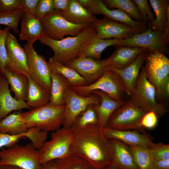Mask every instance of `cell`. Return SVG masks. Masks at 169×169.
<instances>
[{
  "label": "cell",
  "instance_id": "obj_1",
  "mask_svg": "<svg viewBox=\"0 0 169 169\" xmlns=\"http://www.w3.org/2000/svg\"><path fill=\"white\" fill-rule=\"evenodd\" d=\"M99 124L72 128L74 136L70 147L71 155L87 160L95 169L113 164V148L110 140L104 135Z\"/></svg>",
  "mask_w": 169,
  "mask_h": 169
},
{
  "label": "cell",
  "instance_id": "obj_2",
  "mask_svg": "<svg viewBox=\"0 0 169 169\" xmlns=\"http://www.w3.org/2000/svg\"><path fill=\"white\" fill-rule=\"evenodd\" d=\"M96 33L92 24L74 36L55 40L44 34L38 40L41 44L51 49L54 53L53 56L59 62L66 65L78 57V51L81 45Z\"/></svg>",
  "mask_w": 169,
  "mask_h": 169
},
{
  "label": "cell",
  "instance_id": "obj_3",
  "mask_svg": "<svg viewBox=\"0 0 169 169\" xmlns=\"http://www.w3.org/2000/svg\"><path fill=\"white\" fill-rule=\"evenodd\" d=\"M143 65L146 77L156 90V99L160 101L169 96V59L158 51L150 52Z\"/></svg>",
  "mask_w": 169,
  "mask_h": 169
},
{
  "label": "cell",
  "instance_id": "obj_4",
  "mask_svg": "<svg viewBox=\"0 0 169 169\" xmlns=\"http://www.w3.org/2000/svg\"><path fill=\"white\" fill-rule=\"evenodd\" d=\"M65 110V105L54 106L49 103L43 106L23 112L22 116L28 129L37 127L47 132L54 131L63 125Z\"/></svg>",
  "mask_w": 169,
  "mask_h": 169
},
{
  "label": "cell",
  "instance_id": "obj_5",
  "mask_svg": "<svg viewBox=\"0 0 169 169\" xmlns=\"http://www.w3.org/2000/svg\"><path fill=\"white\" fill-rule=\"evenodd\" d=\"M0 151V166L9 165L23 169H41L39 153L31 142L25 145L17 143Z\"/></svg>",
  "mask_w": 169,
  "mask_h": 169
},
{
  "label": "cell",
  "instance_id": "obj_6",
  "mask_svg": "<svg viewBox=\"0 0 169 169\" xmlns=\"http://www.w3.org/2000/svg\"><path fill=\"white\" fill-rule=\"evenodd\" d=\"M129 95L130 101L146 112L153 111L158 117L166 112L165 107L156 100V89L147 79L143 65L136 84Z\"/></svg>",
  "mask_w": 169,
  "mask_h": 169
},
{
  "label": "cell",
  "instance_id": "obj_7",
  "mask_svg": "<svg viewBox=\"0 0 169 169\" xmlns=\"http://www.w3.org/2000/svg\"><path fill=\"white\" fill-rule=\"evenodd\" d=\"M72 88L78 95L81 96H89L93 91L98 90L105 93L112 100L119 101H124L123 95L126 93L122 80L107 66L102 76L94 83L84 86Z\"/></svg>",
  "mask_w": 169,
  "mask_h": 169
},
{
  "label": "cell",
  "instance_id": "obj_8",
  "mask_svg": "<svg viewBox=\"0 0 169 169\" xmlns=\"http://www.w3.org/2000/svg\"><path fill=\"white\" fill-rule=\"evenodd\" d=\"M73 136L71 128L63 127L52 132L51 139L45 142L38 150L40 163L64 159L71 156L70 147Z\"/></svg>",
  "mask_w": 169,
  "mask_h": 169
},
{
  "label": "cell",
  "instance_id": "obj_9",
  "mask_svg": "<svg viewBox=\"0 0 169 169\" xmlns=\"http://www.w3.org/2000/svg\"><path fill=\"white\" fill-rule=\"evenodd\" d=\"M40 21L44 34L55 40H61L67 35H76L86 27L91 25L72 23L65 19L59 12L55 10L46 14Z\"/></svg>",
  "mask_w": 169,
  "mask_h": 169
},
{
  "label": "cell",
  "instance_id": "obj_10",
  "mask_svg": "<svg viewBox=\"0 0 169 169\" xmlns=\"http://www.w3.org/2000/svg\"><path fill=\"white\" fill-rule=\"evenodd\" d=\"M146 113L129 100L113 112L106 126L118 130L141 129L142 128L141 121Z\"/></svg>",
  "mask_w": 169,
  "mask_h": 169
},
{
  "label": "cell",
  "instance_id": "obj_11",
  "mask_svg": "<svg viewBox=\"0 0 169 169\" xmlns=\"http://www.w3.org/2000/svg\"><path fill=\"white\" fill-rule=\"evenodd\" d=\"M147 28L140 33L135 34L131 37L119 40L115 45L139 47L148 49L150 52L158 51L163 54L169 53L168 44L165 40L163 32L153 30L150 23Z\"/></svg>",
  "mask_w": 169,
  "mask_h": 169
},
{
  "label": "cell",
  "instance_id": "obj_12",
  "mask_svg": "<svg viewBox=\"0 0 169 169\" xmlns=\"http://www.w3.org/2000/svg\"><path fill=\"white\" fill-rule=\"evenodd\" d=\"M65 103L64 117L63 127L71 128L77 116L88 107L98 105L100 102V97L92 93L83 97L78 95L70 87L66 91L64 97Z\"/></svg>",
  "mask_w": 169,
  "mask_h": 169
},
{
  "label": "cell",
  "instance_id": "obj_13",
  "mask_svg": "<svg viewBox=\"0 0 169 169\" xmlns=\"http://www.w3.org/2000/svg\"><path fill=\"white\" fill-rule=\"evenodd\" d=\"M33 45L27 43L24 46L27 57L29 76L50 93L51 85L50 69L44 57L36 52Z\"/></svg>",
  "mask_w": 169,
  "mask_h": 169
},
{
  "label": "cell",
  "instance_id": "obj_14",
  "mask_svg": "<svg viewBox=\"0 0 169 169\" xmlns=\"http://www.w3.org/2000/svg\"><path fill=\"white\" fill-rule=\"evenodd\" d=\"M85 8L94 15L102 14L111 20L126 24L131 26L136 33H140L147 28V24L135 21L127 14L118 9H110L101 0H87Z\"/></svg>",
  "mask_w": 169,
  "mask_h": 169
},
{
  "label": "cell",
  "instance_id": "obj_15",
  "mask_svg": "<svg viewBox=\"0 0 169 169\" xmlns=\"http://www.w3.org/2000/svg\"><path fill=\"white\" fill-rule=\"evenodd\" d=\"M8 60L6 68L18 74L29 75L26 54L17 38L9 32L5 42Z\"/></svg>",
  "mask_w": 169,
  "mask_h": 169
},
{
  "label": "cell",
  "instance_id": "obj_16",
  "mask_svg": "<svg viewBox=\"0 0 169 169\" xmlns=\"http://www.w3.org/2000/svg\"><path fill=\"white\" fill-rule=\"evenodd\" d=\"M66 65L77 71L88 85L99 79L107 67L105 59L97 60L82 56H78Z\"/></svg>",
  "mask_w": 169,
  "mask_h": 169
},
{
  "label": "cell",
  "instance_id": "obj_17",
  "mask_svg": "<svg viewBox=\"0 0 169 169\" xmlns=\"http://www.w3.org/2000/svg\"><path fill=\"white\" fill-rule=\"evenodd\" d=\"M95 29L96 34L100 38L120 40L131 37L136 33L129 25L104 17L97 19L92 24Z\"/></svg>",
  "mask_w": 169,
  "mask_h": 169
},
{
  "label": "cell",
  "instance_id": "obj_18",
  "mask_svg": "<svg viewBox=\"0 0 169 169\" xmlns=\"http://www.w3.org/2000/svg\"><path fill=\"white\" fill-rule=\"evenodd\" d=\"M149 52V51H147L140 54L132 62L122 69H118L107 66L122 80L126 89V94L129 95L136 84L140 70Z\"/></svg>",
  "mask_w": 169,
  "mask_h": 169
},
{
  "label": "cell",
  "instance_id": "obj_19",
  "mask_svg": "<svg viewBox=\"0 0 169 169\" xmlns=\"http://www.w3.org/2000/svg\"><path fill=\"white\" fill-rule=\"evenodd\" d=\"M147 51L149 50L141 47L117 46L111 55L105 59V63L109 67L122 69L132 62L140 54Z\"/></svg>",
  "mask_w": 169,
  "mask_h": 169
},
{
  "label": "cell",
  "instance_id": "obj_20",
  "mask_svg": "<svg viewBox=\"0 0 169 169\" xmlns=\"http://www.w3.org/2000/svg\"><path fill=\"white\" fill-rule=\"evenodd\" d=\"M10 92L7 80L3 76L0 79V121L13 111L32 108L26 101L13 97Z\"/></svg>",
  "mask_w": 169,
  "mask_h": 169
},
{
  "label": "cell",
  "instance_id": "obj_21",
  "mask_svg": "<svg viewBox=\"0 0 169 169\" xmlns=\"http://www.w3.org/2000/svg\"><path fill=\"white\" fill-rule=\"evenodd\" d=\"M21 19L20 39L26 40L28 43L33 45L44 34L42 23L35 16L26 11H25Z\"/></svg>",
  "mask_w": 169,
  "mask_h": 169
},
{
  "label": "cell",
  "instance_id": "obj_22",
  "mask_svg": "<svg viewBox=\"0 0 169 169\" xmlns=\"http://www.w3.org/2000/svg\"><path fill=\"white\" fill-rule=\"evenodd\" d=\"M105 136L108 139L120 141L126 144L140 145L149 147L154 143L147 136L136 130H118L107 126L103 128Z\"/></svg>",
  "mask_w": 169,
  "mask_h": 169
},
{
  "label": "cell",
  "instance_id": "obj_23",
  "mask_svg": "<svg viewBox=\"0 0 169 169\" xmlns=\"http://www.w3.org/2000/svg\"><path fill=\"white\" fill-rule=\"evenodd\" d=\"M119 40L114 38L102 39L99 38L96 33L81 45L78 51V56H82L95 60H100L103 51L109 46H115Z\"/></svg>",
  "mask_w": 169,
  "mask_h": 169
},
{
  "label": "cell",
  "instance_id": "obj_24",
  "mask_svg": "<svg viewBox=\"0 0 169 169\" xmlns=\"http://www.w3.org/2000/svg\"><path fill=\"white\" fill-rule=\"evenodd\" d=\"M98 95L101 101L99 104L92 107L97 116L99 124L102 127L106 125L107 122L113 112L125 102L111 99L105 93L100 90L92 92Z\"/></svg>",
  "mask_w": 169,
  "mask_h": 169
},
{
  "label": "cell",
  "instance_id": "obj_25",
  "mask_svg": "<svg viewBox=\"0 0 169 169\" xmlns=\"http://www.w3.org/2000/svg\"><path fill=\"white\" fill-rule=\"evenodd\" d=\"M60 13L68 21L77 24L92 25L97 19L95 15L76 0H69L66 10Z\"/></svg>",
  "mask_w": 169,
  "mask_h": 169
},
{
  "label": "cell",
  "instance_id": "obj_26",
  "mask_svg": "<svg viewBox=\"0 0 169 169\" xmlns=\"http://www.w3.org/2000/svg\"><path fill=\"white\" fill-rule=\"evenodd\" d=\"M109 139L113 150V164L117 168L118 167L122 169H139L129 146L120 141Z\"/></svg>",
  "mask_w": 169,
  "mask_h": 169
},
{
  "label": "cell",
  "instance_id": "obj_27",
  "mask_svg": "<svg viewBox=\"0 0 169 169\" xmlns=\"http://www.w3.org/2000/svg\"><path fill=\"white\" fill-rule=\"evenodd\" d=\"M50 77L51 85L49 103L54 106H65V93L71 87L69 83L65 78L58 73L51 72Z\"/></svg>",
  "mask_w": 169,
  "mask_h": 169
},
{
  "label": "cell",
  "instance_id": "obj_28",
  "mask_svg": "<svg viewBox=\"0 0 169 169\" xmlns=\"http://www.w3.org/2000/svg\"><path fill=\"white\" fill-rule=\"evenodd\" d=\"M51 72L59 74L65 78L72 87H80L87 84L86 81L75 70L59 62L53 56L48 62Z\"/></svg>",
  "mask_w": 169,
  "mask_h": 169
},
{
  "label": "cell",
  "instance_id": "obj_29",
  "mask_svg": "<svg viewBox=\"0 0 169 169\" xmlns=\"http://www.w3.org/2000/svg\"><path fill=\"white\" fill-rule=\"evenodd\" d=\"M21 110L15 111L0 121V132L15 135L26 132L28 128Z\"/></svg>",
  "mask_w": 169,
  "mask_h": 169
},
{
  "label": "cell",
  "instance_id": "obj_30",
  "mask_svg": "<svg viewBox=\"0 0 169 169\" xmlns=\"http://www.w3.org/2000/svg\"><path fill=\"white\" fill-rule=\"evenodd\" d=\"M10 86V91L17 100L26 101L27 100L28 80L27 75L18 74L5 68L3 76Z\"/></svg>",
  "mask_w": 169,
  "mask_h": 169
},
{
  "label": "cell",
  "instance_id": "obj_31",
  "mask_svg": "<svg viewBox=\"0 0 169 169\" xmlns=\"http://www.w3.org/2000/svg\"><path fill=\"white\" fill-rule=\"evenodd\" d=\"M27 93L28 105L33 108H38L48 104L50 100V93L44 90L28 75Z\"/></svg>",
  "mask_w": 169,
  "mask_h": 169
},
{
  "label": "cell",
  "instance_id": "obj_32",
  "mask_svg": "<svg viewBox=\"0 0 169 169\" xmlns=\"http://www.w3.org/2000/svg\"><path fill=\"white\" fill-rule=\"evenodd\" d=\"M155 14V19L150 23L153 30L163 32L166 23V12L169 7L168 0H149Z\"/></svg>",
  "mask_w": 169,
  "mask_h": 169
},
{
  "label": "cell",
  "instance_id": "obj_33",
  "mask_svg": "<svg viewBox=\"0 0 169 169\" xmlns=\"http://www.w3.org/2000/svg\"><path fill=\"white\" fill-rule=\"evenodd\" d=\"M102 2L110 9H119L127 14L131 18L137 22H143L138 8L132 0H103Z\"/></svg>",
  "mask_w": 169,
  "mask_h": 169
},
{
  "label": "cell",
  "instance_id": "obj_34",
  "mask_svg": "<svg viewBox=\"0 0 169 169\" xmlns=\"http://www.w3.org/2000/svg\"><path fill=\"white\" fill-rule=\"evenodd\" d=\"M127 145L131 149L139 169H150L152 167L153 159L148 147L140 145Z\"/></svg>",
  "mask_w": 169,
  "mask_h": 169
},
{
  "label": "cell",
  "instance_id": "obj_35",
  "mask_svg": "<svg viewBox=\"0 0 169 169\" xmlns=\"http://www.w3.org/2000/svg\"><path fill=\"white\" fill-rule=\"evenodd\" d=\"M57 169H95L84 159L71 155L55 160Z\"/></svg>",
  "mask_w": 169,
  "mask_h": 169
},
{
  "label": "cell",
  "instance_id": "obj_36",
  "mask_svg": "<svg viewBox=\"0 0 169 169\" xmlns=\"http://www.w3.org/2000/svg\"><path fill=\"white\" fill-rule=\"evenodd\" d=\"M24 12L20 9L10 12L0 11V25L9 27L15 33H18L19 23Z\"/></svg>",
  "mask_w": 169,
  "mask_h": 169
},
{
  "label": "cell",
  "instance_id": "obj_37",
  "mask_svg": "<svg viewBox=\"0 0 169 169\" xmlns=\"http://www.w3.org/2000/svg\"><path fill=\"white\" fill-rule=\"evenodd\" d=\"M99 124L97 114L91 105L88 107L77 116L71 128H81Z\"/></svg>",
  "mask_w": 169,
  "mask_h": 169
},
{
  "label": "cell",
  "instance_id": "obj_38",
  "mask_svg": "<svg viewBox=\"0 0 169 169\" xmlns=\"http://www.w3.org/2000/svg\"><path fill=\"white\" fill-rule=\"evenodd\" d=\"M27 133L25 137L31 140L36 149L39 150L46 141L48 132L37 127H32L28 129Z\"/></svg>",
  "mask_w": 169,
  "mask_h": 169
},
{
  "label": "cell",
  "instance_id": "obj_39",
  "mask_svg": "<svg viewBox=\"0 0 169 169\" xmlns=\"http://www.w3.org/2000/svg\"><path fill=\"white\" fill-rule=\"evenodd\" d=\"M10 28L6 27L2 29L0 27V71L3 76L6 68L8 60L6 39Z\"/></svg>",
  "mask_w": 169,
  "mask_h": 169
},
{
  "label": "cell",
  "instance_id": "obj_40",
  "mask_svg": "<svg viewBox=\"0 0 169 169\" xmlns=\"http://www.w3.org/2000/svg\"><path fill=\"white\" fill-rule=\"evenodd\" d=\"M153 160H169V145L162 143H155L148 147Z\"/></svg>",
  "mask_w": 169,
  "mask_h": 169
},
{
  "label": "cell",
  "instance_id": "obj_41",
  "mask_svg": "<svg viewBox=\"0 0 169 169\" xmlns=\"http://www.w3.org/2000/svg\"><path fill=\"white\" fill-rule=\"evenodd\" d=\"M136 5L143 20V22L151 23L155 18L147 0H133Z\"/></svg>",
  "mask_w": 169,
  "mask_h": 169
},
{
  "label": "cell",
  "instance_id": "obj_42",
  "mask_svg": "<svg viewBox=\"0 0 169 169\" xmlns=\"http://www.w3.org/2000/svg\"><path fill=\"white\" fill-rule=\"evenodd\" d=\"M54 10L53 0H39L37 5L36 17L39 20Z\"/></svg>",
  "mask_w": 169,
  "mask_h": 169
},
{
  "label": "cell",
  "instance_id": "obj_43",
  "mask_svg": "<svg viewBox=\"0 0 169 169\" xmlns=\"http://www.w3.org/2000/svg\"><path fill=\"white\" fill-rule=\"evenodd\" d=\"M27 134V132L12 135L0 132V150L3 147H8L17 143L20 140L25 137Z\"/></svg>",
  "mask_w": 169,
  "mask_h": 169
},
{
  "label": "cell",
  "instance_id": "obj_44",
  "mask_svg": "<svg viewBox=\"0 0 169 169\" xmlns=\"http://www.w3.org/2000/svg\"><path fill=\"white\" fill-rule=\"evenodd\" d=\"M158 117L156 113L153 111L146 112L141 121V127L149 129L154 128L157 124Z\"/></svg>",
  "mask_w": 169,
  "mask_h": 169
},
{
  "label": "cell",
  "instance_id": "obj_45",
  "mask_svg": "<svg viewBox=\"0 0 169 169\" xmlns=\"http://www.w3.org/2000/svg\"><path fill=\"white\" fill-rule=\"evenodd\" d=\"M39 0H20L19 9L26 11L36 17L37 4Z\"/></svg>",
  "mask_w": 169,
  "mask_h": 169
},
{
  "label": "cell",
  "instance_id": "obj_46",
  "mask_svg": "<svg viewBox=\"0 0 169 169\" xmlns=\"http://www.w3.org/2000/svg\"><path fill=\"white\" fill-rule=\"evenodd\" d=\"M20 0H0L1 11L10 12L19 9Z\"/></svg>",
  "mask_w": 169,
  "mask_h": 169
},
{
  "label": "cell",
  "instance_id": "obj_47",
  "mask_svg": "<svg viewBox=\"0 0 169 169\" xmlns=\"http://www.w3.org/2000/svg\"><path fill=\"white\" fill-rule=\"evenodd\" d=\"M69 0H53L54 10L60 12H65L67 9Z\"/></svg>",
  "mask_w": 169,
  "mask_h": 169
},
{
  "label": "cell",
  "instance_id": "obj_48",
  "mask_svg": "<svg viewBox=\"0 0 169 169\" xmlns=\"http://www.w3.org/2000/svg\"><path fill=\"white\" fill-rule=\"evenodd\" d=\"M152 167L155 169H169V160H153Z\"/></svg>",
  "mask_w": 169,
  "mask_h": 169
},
{
  "label": "cell",
  "instance_id": "obj_49",
  "mask_svg": "<svg viewBox=\"0 0 169 169\" xmlns=\"http://www.w3.org/2000/svg\"><path fill=\"white\" fill-rule=\"evenodd\" d=\"M163 35L164 38L166 42H169V7L168 8L166 12V23L165 28L164 30Z\"/></svg>",
  "mask_w": 169,
  "mask_h": 169
},
{
  "label": "cell",
  "instance_id": "obj_50",
  "mask_svg": "<svg viewBox=\"0 0 169 169\" xmlns=\"http://www.w3.org/2000/svg\"><path fill=\"white\" fill-rule=\"evenodd\" d=\"M41 169H57L55 160L48 161L41 164Z\"/></svg>",
  "mask_w": 169,
  "mask_h": 169
},
{
  "label": "cell",
  "instance_id": "obj_51",
  "mask_svg": "<svg viewBox=\"0 0 169 169\" xmlns=\"http://www.w3.org/2000/svg\"><path fill=\"white\" fill-rule=\"evenodd\" d=\"M0 169H23L16 166L6 165L0 166Z\"/></svg>",
  "mask_w": 169,
  "mask_h": 169
},
{
  "label": "cell",
  "instance_id": "obj_52",
  "mask_svg": "<svg viewBox=\"0 0 169 169\" xmlns=\"http://www.w3.org/2000/svg\"><path fill=\"white\" fill-rule=\"evenodd\" d=\"M107 167V169H117L116 167L113 164L108 166Z\"/></svg>",
  "mask_w": 169,
  "mask_h": 169
},
{
  "label": "cell",
  "instance_id": "obj_53",
  "mask_svg": "<svg viewBox=\"0 0 169 169\" xmlns=\"http://www.w3.org/2000/svg\"><path fill=\"white\" fill-rule=\"evenodd\" d=\"M2 74L1 73V72L0 71V79L2 77Z\"/></svg>",
  "mask_w": 169,
  "mask_h": 169
},
{
  "label": "cell",
  "instance_id": "obj_54",
  "mask_svg": "<svg viewBox=\"0 0 169 169\" xmlns=\"http://www.w3.org/2000/svg\"><path fill=\"white\" fill-rule=\"evenodd\" d=\"M150 169H155L153 168V167H151Z\"/></svg>",
  "mask_w": 169,
  "mask_h": 169
},
{
  "label": "cell",
  "instance_id": "obj_55",
  "mask_svg": "<svg viewBox=\"0 0 169 169\" xmlns=\"http://www.w3.org/2000/svg\"><path fill=\"white\" fill-rule=\"evenodd\" d=\"M1 9H0V11H1Z\"/></svg>",
  "mask_w": 169,
  "mask_h": 169
}]
</instances>
